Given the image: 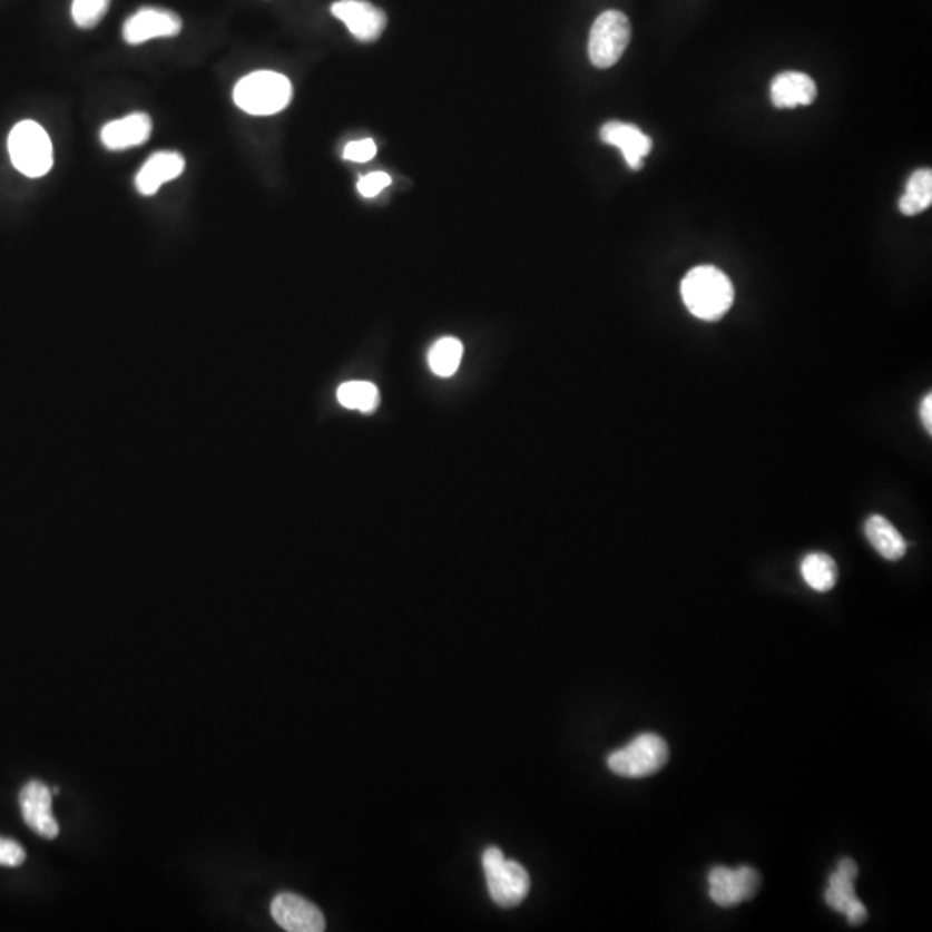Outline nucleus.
<instances>
[{
  "mask_svg": "<svg viewBox=\"0 0 932 932\" xmlns=\"http://www.w3.org/2000/svg\"><path fill=\"white\" fill-rule=\"evenodd\" d=\"M680 296L690 315L705 322H717L733 307L734 285L722 269L696 266L684 276Z\"/></svg>",
  "mask_w": 932,
  "mask_h": 932,
  "instance_id": "obj_1",
  "label": "nucleus"
},
{
  "mask_svg": "<svg viewBox=\"0 0 932 932\" xmlns=\"http://www.w3.org/2000/svg\"><path fill=\"white\" fill-rule=\"evenodd\" d=\"M292 99V85L275 71H256L242 78L234 89L237 108L247 115L272 116L284 111Z\"/></svg>",
  "mask_w": 932,
  "mask_h": 932,
  "instance_id": "obj_2",
  "label": "nucleus"
},
{
  "mask_svg": "<svg viewBox=\"0 0 932 932\" xmlns=\"http://www.w3.org/2000/svg\"><path fill=\"white\" fill-rule=\"evenodd\" d=\"M12 165L24 177L40 178L52 168L55 154L47 131L31 119L12 128L8 140Z\"/></svg>",
  "mask_w": 932,
  "mask_h": 932,
  "instance_id": "obj_3",
  "label": "nucleus"
},
{
  "mask_svg": "<svg viewBox=\"0 0 932 932\" xmlns=\"http://www.w3.org/2000/svg\"><path fill=\"white\" fill-rule=\"evenodd\" d=\"M483 871L492 902L503 909H513L526 900L530 890V877L526 869L513 860L504 859L499 848L485 850L482 855Z\"/></svg>",
  "mask_w": 932,
  "mask_h": 932,
  "instance_id": "obj_4",
  "label": "nucleus"
},
{
  "mask_svg": "<svg viewBox=\"0 0 932 932\" xmlns=\"http://www.w3.org/2000/svg\"><path fill=\"white\" fill-rule=\"evenodd\" d=\"M668 745L658 734L645 733L608 756V767L621 777L641 779L660 772L668 762Z\"/></svg>",
  "mask_w": 932,
  "mask_h": 932,
  "instance_id": "obj_5",
  "label": "nucleus"
},
{
  "mask_svg": "<svg viewBox=\"0 0 932 932\" xmlns=\"http://www.w3.org/2000/svg\"><path fill=\"white\" fill-rule=\"evenodd\" d=\"M630 21L624 12L605 11L595 21L589 35V59L599 69L611 68L630 42Z\"/></svg>",
  "mask_w": 932,
  "mask_h": 932,
  "instance_id": "obj_6",
  "label": "nucleus"
},
{
  "mask_svg": "<svg viewBox=\"0 0 932 932\" xmlns=\"http://www.w3.org/2000/svg\"><path fill=\"white\" fill-rule=\"evenodd\" d=\"M759 883L762 879L753 867H714L708 874V893L715 905L733 909L752 900Z\"/></svg>",
  "mask_w": 932,
  "mask_h": 932,
  "instance_id": "obj_7",
  "label": "nucleus"
},
{
  "mask_svg": "<svg viewBox=\"0 0 932 932\" xmlns=\"http://www.w3.org/2000/svg\"><path fill=\"white\" fill-rule=\"evenodd\" d=\"M331 11L360 42H375L387 27L385 12L366 0H337Z\"/></svg>",
  "mask_w": 932,
  "mask_h": 932,
  "instance_id": "obj_8",
  "label": "nucleus"
},
{
  "mask_svg": "<svg viewBox=\"0 0 932 932\" xmlns=\"http://www.w3.org/2000/svg\"><path fill=\"white\" fill-rule=\"evenodd\" d=\"M272 915L276 924L288 932L325 931L322 910L297 894H278L272 902Z\"/></svg>",
  "mask_w": 932,
  "mask_h": 932,
  "instance_id": "obj_9",
  "label": "nucleus"
},
{
  "mask_svg": "<svg viewBox=\"0 0 932 932\" xmlns=\"http://www.w3.org/2000/svg\"><path fill=\"white\" fill-rule=\"evenodd\" d=\"M182 31V20L165 9H140L125 23L124 39L130 46H140L154 39H168Z\"/></svg>",
  "mask_w": 932,
  "mask_h": 932,
  "instance_id": "obj_10",
  "label": "nucleus"
},
{
  "mask_svg": "<svg viewBox=\"0 0 932 932\" xmlns=\"http://www.w3.org/2000/svg\"><path fill=\"white\" fill-rule=\"evenodd\" d=\"M21 814L33 833L46 840H55L59 825L52 815V794L46 784L31 781L20 793Z\"/></svg>",
  "mask_w": 932,
  "mask_h": 932,
  "instance_id": "obj_11",
  "label": "nucleus"
},
{
  "mask_svg": "<svg viewBox=\"0 0 932 932\" xmlns=\"http://www.w3.org/2000/svg\"><path fill=\"white\" fill-rule=\"evenodd\" d=\"M601 140L620 149L627 166L634 171L645 166L646 156L653 149L651 138L641 128L621 121H608L607 125H602Z\"/></svg>",
  "mask_w": 932,
  "mask_h": 932,
  "instance_id": "obj_12",
  "label": "nucleus"
},
{
  "mask_svg": "<svg viewBox=\"0 0 932 932\" xmlns=\"http://www.w3.org/2000/svg\"><path fill=\"white\" fill-rule=\"evenodd\" d=\"M185 169L184 156L171 150L156 153L147 159L135 177L138 193L143 196H154L168 182L177 180Z\"/></svg>",
  "mask_w": 932,
  "mask_h": 932,
  "instance_id": "obj_13",
  "label": "nucleus"
},
{
  "mask_svg": "<svg viewBox=\"0 0 932 932\" xmlns=\"http://www.w3.org/2000/svg\"><path fill=\"white\" fill-rule=\"evenodd\" d=\"M771 99L775 108L794 109L810 106L817 99V85L808 75L786 71L777 75L771 85Z\"/></svg>",
  "mask_w": 932,
  "mask_h": 932,
  "instance_id": "obj_14",
  "label": "nucleus"
},
{
  "mask_svg": "<svg viewBox=\"0 0 932 932\" xmlns=\"http://www.w3.org/2000/svg\"><path fill=\"white\" fill-rule=\"evenodd\" d=\"M153 131V121L144 112L125 116L106 125L100 131V140L109 150H125L143 146Z\"/></svg>",
  "mask_w": 932,
  "mask_h": 932,
  "instance_id": "obj_15",
  "label": "nucleus"
},
{
  "mask_svg": "<svg viewBox=\"0 0 932 932\" xmlns=\"http://www.w3.org/2000/svg\"><path fill=\"white\" fill-rule=\"evenodd\" d=\"M856 877H859V865L852 859H841L836 871L828 877L825 903L836 912L844 913V910L856 900Z\"/></svg>",
  "mask_w": 932,
  "mask_h": 932,
  "instance_id": "obj_16",
  "label": "nucleus"
},
{
  "mask_svg": "<svg viewBox=\"0 0 932 932\" xmlns=\"http://www.w3.org/2000/svg\"><path fill=\"white\" fill-rule=\"evenodd\" d=\"M865 536L872 548L886 560L897 561L905 557L906 541L887 518L872 514L865 522Z\"/></svg>",
  "mask_w": 932,
  "mask_h": 932,
  "instance_id": "obj_17",
  "label": "nucleus"
},
{
  "mask_svg": "<svg viewBox=\"0 0 932 932\" xmlns=\"http://www.w3.org/2000/svg\"><path fill=\"white\" fill-rule=\"evenodd\" d=\"M806 586L817 592H828L837 582V565L825 552H810L799 565Z\"/></svg>",
  "mask_w": 932,
  "mask_h": 932,
  "instance_id": "obj_18",
  "label": "nucleus"
},
{
  "mask_svg": "<svg viewBox=\"0 0 932 932\" xmlns=\"http://www.w3.org/2000/svg\"><path fill=\"white\" fill-rule=\"evenodd\" d=\"M932 204V171L929 168L912 173L906 184L905 194L900 199V212L905 216L924 213Z\"/></svg>",
  "mask_w": 932,
  "mask_h": 932,
  "instance_id": "obj_19",
  "label": "nucleus"
},
{
  "mask_svg": "<svg viewBox=\"0 0 932 932\" xmlns=\"http://www.w3.org/2000/svg\"><path fill=\"white\" fill-rule=\"evenodd\" d=\"M463 344L458 339H439L429 351V365L439 376H453L460 369Z\"/></svg>",
  "mask_w": 932,
  "mask_h": 932,
  "instance_id": "obj_20",
  "label": "nucleus"
},
{
  "mask_svg": "<svg viewBox=\"0 0 932 932\" xmlns=\"http://www.w3.org/2000/svg\"><path fill=\"white\" fill-rule=\"evenodd\" d=\"M337 400L347 410L372 413L379 404V389L370 382H345L339 387Z\"/></svg>",
  "mask_w": 932,
  "mask_h": 932,
  "instance_id": "obj_21",
  "label": "nucleus"
},
{
  "mask_svg": "<svg viewBox=\"0 0 932 932\" xmlns=\"http://www.w3.org/2000/svg\"><path fill=\"white\" fill-rule=\"evenodd\" d=\"M109 4L111 0H73L71 16H73L75 24L81 30L97 27L108 12Z\"/></svg>",
  "mask_w": 932,
  "mask_h": 932,
  "instance_id": "obj_22",
  "label": "nucleus"
},
{
  "mask_svg": "<svg viewBox=\"0 0 932 932\" xmlns=\"http://www.w3.org/2000/svg\"><path fill=\"white\" fill-rule=\"evenodd\" d=\"M391 185V177L384 171H373L361 177L357 182V190L363 197H376L385 187Z\"/></svg>",
  "mask_w": 932,
  "mask_h": 932,
  "instance_id": "obj_23",
  "label": "nucleus"
},
{
  "mask_svg": "<svg viewBox=\"0 0 932 932\" xmlns=\"http://www.w3.org/2000/svg\"><path fill=\"white\" fill-rule=\"evenodd\" d=\"M376 146L372 138H363L356 143H350L344 149L345 161L369 163L375 158Z\"/></svg>",
  "mask_w": 932,
  "mask_h": 932,
  "instance_id": "obj_24",
  "label": "nucleus"
},
{
  "mask_svg": "<svg viewBox=\"0 0 932 932\" xmlns=\"http://www.w3.org/2000/svg\"><path fill=\"white\" fill-rule=\"evenodd\" d=\"M27 859V853L20 844L12 840L0 837V865L4 867H20Z\"/></svg>",
  "mask_w": 932,
  "mask_h": 932,
  "instance_id": "obj_25",
  "label": "nucleus"
},
{
  "mask_svg": "<svg viewBox=\"0 0 932 932\" xmlns=\"http://www.w3.org/2000/svg\"><path fill=\"white\" fill-rule=\"evenodd\" d=\"M844 915L848 919L850 924L860 925L867 921V909H865V905H863L859 897H856L855 902H853L848 909L844 910Z\"/></svg>",
  "mask_w": 932,
  "mask_h": 932,
  "instance_id": "obj_26",
  "label": "nucleus"
},
{
  "mask_svg": "<svg viewBox=\"0 0 932 932\" xmlns=\"http://www.w3.org/2000/svg\"><path fill=\"white\" fill-rule=\"evenodd\" d=\"M921 419H922V425H924V429L928 430V434H931V432H932V395L931 394L924 395V400H922Z\"/></svg>",
  "mask_w": 932,
  "mask_h": 932,
  "instance_id": "obj_27",
  "label": "nucleus"
}]
</instances>
